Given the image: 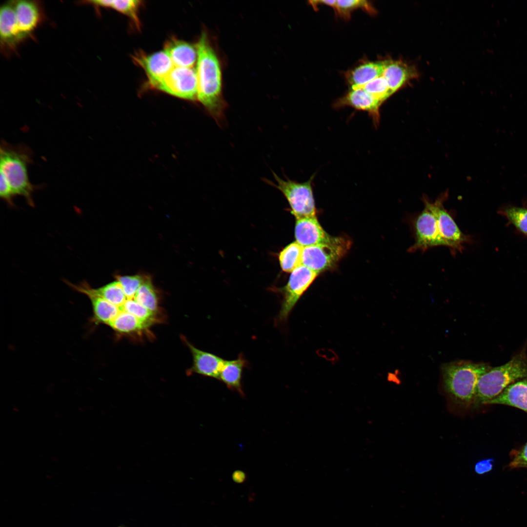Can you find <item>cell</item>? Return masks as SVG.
I'll use <instances>...</instances> for the list:
<instances>
[{"instance_id": "cell-1", "label": "cell", "mask_w": 527, "mask_h": 527, "mask_svg": "<svg viewBox=\"0 0 527 527\" xmlns=\"http://www.w3.org/2000/svg\"><path fill=\"white\" fill-rule=\"evenodd\" d=\"M198 58L197 100L219 122L223 116L226 102L222 94V72L220 62L207 34L203 32L196 45Z\"/></svg>"}, {"instance_id": "cell-2", "label": "cell", "mask_w": 527, "mask_h": 527, "mask_svg": "<svg viewBox=\"0 0 527 527\" xmlns=\"http://www.w3.org/2000/svg\"><path fill=\"white\" fill-rule=\"evenodd\" d=\"M491 368L487 364L466 360L444 364L441 371L445 390L457 404L469 405L473 403L479 379Z\"/></svg>"}, {"instance_id": "cell-3", "label": "cell", "mask_w": 527, "mask_h": 527, "mask_svg": "<svg viewBox=\"0 0 527 527\" xmlns=\"http://www.w3.org/2000/svg\"><path fill=\"white\" fill-rule=\"evenodd\" d=\"M527 377V357L524 351L506 364L491 367L479 379L473 405L487 404L512 384Z\"/></svg>"}, {"instance_id": "cell-4", "label": "cell", "mask_w": 527, "mask_h": 527, "mask_svg": "<svg viewBox=\"0 0 527 527\" xmlns=\"http://www.w3.org/2000/svg\"><path fill=\"white\" fill-rule=\"evenodd\" d=\"M0 152V172L14 194L24 197L27 203L34 207L32 194L36 187L30 182L27 171L32 160L30 151L25 146H14L2 141Z\"/></svg>"}, {"instance_id": "cell-5", "label": "cell", "mask_w": 527, "mask_h": 527, "mask_svg": "<svg viewBox=\"0 0 527 527\" xmlns=\"http://www.w3.org/2000/svg\"><path fill=\"white\" fill-rule=\"evenodd\" d=\"M273 174L275 183L265 181L283 194L290 205L292 214L297 219L316 216L312 187L314 175L307 181L299 182L289 179H283L275 173Z\"/></svg>"}, {"instance_id": "cell-6", "label": "cell", "mask_w": 527, "mask_h": 527, "mask_svg": "<svg viewBox=\"0 0 527 527\" xmlns=\"http://www.w3.org/2000/svg\"><path fill=\"white\" fill-rule=\"evenodd\" d=\"M423 201L424 209L411 222L414 243L407 250L410 253L424 252L435 246H445L440 227L429 200L425 198Z\"/></svg>"}, {"instance_id": "cell-7", "label": "cell", "mask_w": 527, "mask_h": 527, "mask_svg": "<svg viewBox=\"0 0 527 527\" xmlns=\"http://www.w3.org/2000/svg\"><path fill=\"white\" fill-rule=\"evenodd\" d=\"M349 245L347 240L332 237L327 242L304 247L302 264L319 274L334 265Z\"/></svg>"}, {"instance_id": "cell-8", "label": "cell", "mask_w": 527, "mask_h": 527, "mask_svg": "<svg viewBox=\"0 0 527 527\" xmlns=\"http://www.w3.org/2000/svg\"><path fill=\"white\" fill-rule=\"evenodd\" d=\"M318 275V273L302 264L291 272L287 284L281 289L283 299L277 316L278 322H284L287 320L301 297Z\"/></svg>"}, {"instance_id": "cell-9", "label": "cell", "mask_w": 527, "mask_h": 527, "mask_svg": "<svg viewBox=\"0 0 527 527\" xmlns=\"http://www.w3.org/2000/svg\"><path fill=\"white\" fill-rule=\"evenodd\" d=\"M153 88L178 98L192 101L197 100L196 69L193 67L174 66Z\"/></svg>"}, {"instance_id": "cell-10", "label": "cell", "mask_w": 527, "mask_h": 527, "mask_svg": "<svg viewBox=\"0 0 527 527\" xmlns=\"http://www.w3.org/2000/svg\"><path fill=\"white\" fill-rule=\"evenodd\" d=\"M445 195L434 202L429 201L430 205L437 219L441 229L445 246L448 247L452 255L462 252L465 244L471 242V238L463 233L454 219L444 208L443 202Z\"/></svg>"}, {"instance_id": "cell-11", "label": "cell", "mask_w": 527, "mask_h": 527, "mask_svg": "<svg viewBox=\"0 0 527 527\" xmlns=\"http://www.w3.org/2000/svg\"><path fill=\"white\" fill-rule=\"evenodd\" d=\"M133 58L135 62L144 70L152 87L167 76L175 66L164 50L150 55L140 53Z\"/></svg>"}, {"instance_id": "cell-12", "label": "cell", "mask_w": 527, "mask_h": 527, "mask_svg": "<svg viewBox=\"0 0 527 527\" xmlns=\"http://www.w3.org/2000/svg\"><path fill=\"white\" fill-rule=\"evenodd\" d=\"M17 26L22 41L30 36L42 20L39 3L30 0H14Z\"/></svg>"}, {"instance_id": "cell-13", "label": "cell", "mask_w": 527, "mask_h": 527, "mask_svg": "<svg viewBox=\"0 0 527 527\" xmlns=\"http://www.w3.org/2000/svg\"><path fill=\"white\" fill-rule=\"evenodd\" d=\"M192 356V365L187 370L188 374H198L218 379L224 360L209 352L201 350L183 338Z\"/></svg>"}, {"instance_id": "cell-14", "label": "cell", "mask_w": 527, "mask_h": 527, "mask_svg": "<svg viewBox=\"0 0 527 527\" xmlns=\"http://www.w3.org/2000/svg\"><path fill=\"white\" fill-rule=\"evenodd\" d=\"M382 102L361 88H351L335 104L336 107L351 106L355 109L367 112L375 126L379 122V108Z\"/></svg>"}, {"instance_id": "cell-15", "label": "cell", "mask_w": 527, "mask_h": 527, "mask_svg": "<svg viewBox=\"0 0 527 527\" xmlns=\"http://www.w3.org/2000/svg\"><path fill=\"white\" fill-rule=\"evenodd\" d=\"M295 237L296 242L304 247L327 242L332 238L323 229L316 216L297 219Z\"/></svg>"}, {"instance_id": "cell-16", "label": "cell", "mask_w": 527, "mask_h": 527, "mask_svg": "<svg viewBox=\"0 0 527 527\" xmlns=\"http://www.w3.org/2000/svg\"><path fill=\"white\" fill-rule=\"evenodd\" d=\"M0 36L1 47L6 51L15 49L21 41L17 26L14 0L0 7Z\"/></svg>"}, {"instance_id": "cell-17", "label": "cell", "mask_w": 527, "mask_h": 527, "mask_svg": "<svg viewBox=\"0 0 527 527\" xmlns=\"http://www.w3.org/2000/svg\"><path fill=\"white\" fill-rule=\"evenodd\" d=\"M175 66L193 67L197 61L196 46L185 41L172 39L165 44L164 50Z\"/></svg>"}, {"instance_id": "cell-18", "label": "cell", "mask_w": 527, "mask_h": 527, "mask_svg": "<svg viewBox=\"0 0 527 527\" xmlns=\"http://www.w3.org/2000/svg\"><path fill=\"white\" fill-rule=\"evenodd\" d=\"M417 75L414 67L400 61L385 60L382 76L394 93Z\"/></svg>"}, {"instance_id": "cell-19", "label": "cell", "mask_w": 527, "mask_h": 527, "mask_svg": "<svg viewBox=\"0 0 527 527\" xmlns=\"http://www.w3.org/2000/svg\"><path fill=\"white\" fill-rule=\"evenodd\" d=\"M487 404H500L517 407L527 413V377L508 386Z\"/></svg>"}, {"instance_id": "cell-20", "label": "cell", "mask_w": 527, "mask_h": 527, "mask_svg": "<svg viewBox=\"0 0 527 527\" xmlns=\"http://www.w3.org/2000/svg\"><path fill=\"white\" fill-rule=\"evenodd\" d=\"M247 362L242 354L236 359L224 360L220 371L218 379L229 389L238 392L241 395L244 393L242 389V378L243 369Z\"/></svg>"}, {"instance_id": "cell-21", "label": "cell", "mask_w": 527, "mask_h": 527, "mask_svg": "<svg viewBox=\"0 0 527 527\" xmlns=\"http://www.w3.org/2000/svg\"><path fill=\"white\" fill-rule=\"evenodd\" d=\"M385 61L366 62L348 71L346 78L351 88L364 85L382 75Z\"/></svg>"}, {"instance_id": "cell-22", "label": "cell", "mask_w": 527, "mask_h": 527, "mask_svg": "<svg viewBox=\"0 0 527 527\" xmlns=\"http://www.w3.org/2000/svg\"><path fill=\"white\" fill-rule=\"evenodd\" d=\"M88 4L105 8H111L127 16L138 27L140 21L138 12L141 1L136 0H100L88 1Z\"/></svg>"}, {"instance_id": "cell-23", "label": "cell", "mask_w": 527, "mask_h": 527, "mask_svg": "<svg viewBox=\"0 0 527 527\" xmlns=\"http://www.w3.org/2000/svg\"><path fill=\"white\" fill-rule=\"evenodd\" d=\"M135 298L146 308L162 314L159 305L158 294L150 277L145 276L143 282L139 288Z\"/></svg>"}, {"instance_id": "cell-24", "label": "cell", "mask_w": 527, "mask_h": 527, "mask_svg": "<svg viewBox=\"0 0 527 527\" xmlns=\"http://www.w3.org/2000/svg\"><path fill=\"white\" fill-rule=\"evenodd\" d=\"M303 248L295 242L287 245L280 252L279 255V262L284 271L292 272L302 264Z\"/></svg>"}, {"instance_id": "cell-25", "label": "cell", "mask_w": 527, "mask_h": 527, "mask_svg": "<svg viewBox=\"0 0 527 527\" xmlns=\"http://www.w3.org/2000/svg\"><path fill=\"white\" fill-rule=\"evenodd\" d=\"M92 290L95 294L115 305L117 313L127 298L121 284L117 280L97 288L92 287Z\"/></svg>"}, {"instance_id": "cell-26", "label": "cell", "mask_w": 527, "mask_h": 527, "mask_svg": "<svg viewBox=\"0 0 527 527\" xmlns=\"http://www.w3.org/2000/svg\"><path fill=\"white\" fill-rule=\"evenodd\" d=\"M499 213L505 217L519 231L527 235V208L507 206L502 207Z\"/></svg>"}, {"instance_id": "cell-27", "label": "cell", "mask_w": 527, "mask_h": 527, "mask_svg": "<svg viewBox=\"0 0 527 527\" xmlns=\"http://www.w3.org/2000/svg\"><path fill=\"white\" fill-rule=\"evenodd\" d=\"M361 88L383 103L393 93L385 78L381 76L362 86Z\"/></svg>"}, {"instance_id": "cell-28", "label": "cell", "mask_w": 527, "mask_h": 527, "mask_svg": "<svg viewBox=\"0 0 527 527\" xmlns=\"http://www.w3.org/2000/svg\"><path fill=\"white\" fill-rule=\"evenodd\" d=\"M358 8H362L371 14L376 12L370 3L365 0H336L334 9L341 16L348 19L351 12Z\"/></svg>"}, {"instance_id": "cell-29", "label": "cell", "mask_w": 527, "mask_h": 527, "mask_svg": "<svg viewBox=\"0 0 527 527\" xmlns=\"http://www.w3.org/2000/svg\"><path fill=\"white\" fill-rule=\"evenodd\" d=\"M145 276L142 275H117L116 280L121 284L126 297L133 298L143 282Z\"/></svg>"}, {"instance_id": "cell-30", "label": "cell", "mask_w": 527, "mask_h": 527, "mask_svg": "<svg viewBox=\"0 0 527 527\" xmlns=\"http://www.w3.org/2000/svg\"><path fill=\"white\" fill-rule=\"evenodd\" d=\"M0 196L11 207L15 205L13 202L15 196L10 186L4 175L0 173Z\"/></svg>"}, {"instance_id": "cell-31", "label": "cell", "mask_w": 527, "mask_h": 527, "mask_svg": "<svg viewBox=\"0 0 527 527\" xmlns=\"http://www.w3.org/2000/svg\"><path fill=\"white\" fill-rule=\"evenodd\" d=\"M509 466L512 468L527 467V442L520 449L515 452Z\"/></svg>"}, {"instance_id": "cell-32", "label": "cell", "mask_w": 527, "mask_h": 527, "mask_svg": "<svg viewBox=\"0 0 527 527\" xmlns=\"http://www.w3.org/2000/svg\"><path fill=\"white\" fill-rule=\"evenodd\" d=\"M492 459H486L478 462L475 466L476 472L479 474H482L487 472L491 470L493 466Z\"/></svg>"}, {"instance_id": "cell-33", "label": "cell", "mask_w": 527, "mask_h": 527, "mask_svg": "<svg viewBox=\"0 0 527 527\" xmlns=\"http://www.w3.org/2000/svg\"><path fill=\"white\" fill-rule=\"evenodd\" d=\"M246 477L245 473L239 470L235 471L232 475L233 480L238 484L243 483L246 480Z\"/></svg>"}, {"instance_id": "cell-34", "label": "cell", "mask_w": 527, "mask_h": 527, "mask_svg": "<svg viewBox=\"0 0 527 527\" xmlns=\"http://www.w3.org/2000/svg\"><path fill=\"white\" fill-rule=\"evenodd\" d=\"M309 3H310V4H311L312 5V6L314 8H316L317 6V5H319V4H325V5L330 6L332 7L334 9H335L336 3V0H312V1H310Z\"/></svg>"}, {"instance_id": "cell-35", "label": "cell", "mask_w": 527, "mask_h": 527, "mask_svg": "<svg viewBox=\"0 0 527 527\" xmlns=\"http://www.w3.org/2000/svg\"></svg>"}]
</instances>
